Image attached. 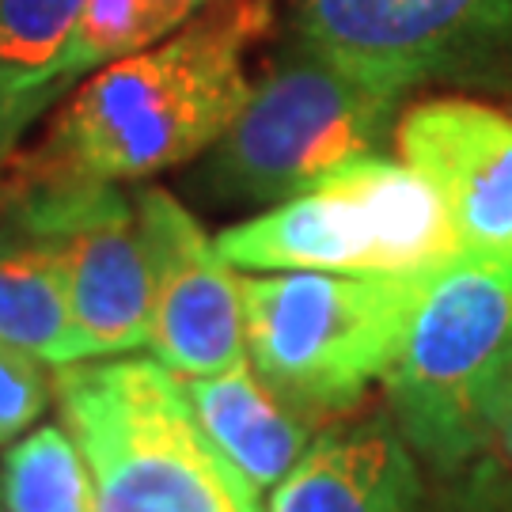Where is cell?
<instances>
[{"label":"cell","mask_w":512,"mask_h":512,"mask_svg":"<svg viewBox=\"0 0 512 512\" xmlns=\"http://www.w3.org/2000/svg\"><path fill=\"white\" fill-rule=\"evenodd\" d=\"M425 274L239 277L243 338L258 380L300 418L353 410L395 361Z\"/></svg>","instance_id":"277c9868"},{"label":"cell","mask_w":512,"mask_h":512,"mask_svg":"<svg viewBox=\"0 0 512 512\" xmlns=\"http://www.w3.org/2000/svg\"><path fill=\"white\" fill-rule=\"evenodd\" d=\"M494 448L505 456V463L512 467V368H509V380H505V387H501V403H497Z\"/></svg>","instance_id":"ffe728a7"},{"label":"cell","mask_w":512,"mask_h":512,"mask_svg":"<svg viewBox=\"0 0 512 512\" xmlns=\"http://www.w3.org/2000/svg\"><path fill=\"white\" fill-rule=\"evenodd\" d=\"M414 512H512V486L486 459L444 475L437 494H425Z\"/></svg>","instance_id":"ac0fdd59"},{"label":"cell","mask_w":512,"mask_h":512,"mask_svg":"<svg viewBox=\"0 0 512 512\" xmlns=\"http://www.w3.org/2000/svg\"><path fill=\"white\" fill-rule=\"evenodd\" d=\"M183 391L205 437L255 490H274L308 452V418L281 403L247 361L220 376H190Z\"/></svg>","instance_id":"7c38bea8"},{"label":"cell","mask_w":512,"mask_h":512,"mask_svg":"<svg viewBox=\"0 0 512 512\" xmlns=\"http://www.w3.org/2000/svg\"><path fill=\"white\" fill-rule=\"evenodd\" d=\"M0 220L54 251L73 323L92 357L148 346L152 258L133 198L114 183H27L0 171Z\"/></svg>","instance_id":"8992f818"},{"label":"cell","mask_w":512,"mask_h":512,"mask_svg":"<svg viewBox=\"0 0 512 512\" xmlns=\"http://www.w3.org/2000/svg\"><path fill=\"white\" fill-rule=\"evenodd\" d=\"M194 16L198 8L186 0H88L61 54L57 73L73 80L118 57L141 54L152 42L186 27Z\"/></svg>","instance_id":"9a60e30c"},{"label":"cell","mask_w":512,"mask_h":512,"mask_svg":"<svg viewBox=\"0 0 512 512\" xmlns=\"http://www.w3.org/2000/svg\"><path fill=\"white\" fill-rule=\"evenodd\" d=\"M50 403V380L42 361L27 349L0 338V444H12L31 433Z\"/></svg>","instance_id":"e0dca14e"},{"label":"cell","mask_w":512,"mask_h":512,"mask_svg":"<svg viewBox=\"0 0 512 512\" xmlns=\"http://www.w3.org/2000/svg\"><path fill=\"white\" fill-rule=\"evenodd\" d=\"M186 4H194V8H198V12H202L205 4H209V0H186Z\"/></svg>","instance_id":"44dd1931"},{"label":"cell","mask_w":512,"mask_h":512,"mask_svg":"<svg viewBox=\"0 0 512 512\" xmlns=\"http://www.w3.org/2000/svg\"><path fill=\"white\" fill-rule=\"evenodd\" d=\"M425 497L418 456L395 418L338 425L308 444L270 494V512H414Z\"/></svg>","instance_id":"8fae6325"},{"label":"cell","mask_w":512,"mask_h":512,"mask_svg":"<svg viewBox=\"0 0 512 512\" xmlns=\"http://www.w3.org/2000/svg\"><path fill=\"white\" fill-rule=\"evenodd\" d=\"M270 23V0H209L179 35L103 65L76 88L42 145L0 171L27 183H122L194 160L247 103L243 54Z\"/></svg>","instance_id":"6da1fadb"},{"label":"cell","mask_w":512,"mask_h":512,"mask_svg":"<svg viewBox=\"0 0 512 512\" xmlns=\"http://www.w3.org/2000/svg\"><path fill=\"white\" fill-rule=\"evenodd\" d=\"M65 84H69L65 76L46 84H0V167L16 156L23 129L65 92Z\"/></svg>","instance_id":"d6986e66"},{"label":"cell","mask_w":512,"mask_h":512,"mask_svg":"<svg viewBox=\"0 0 512 512\" xmlns=\"http://www.w3.org/2000/svg\"><path fill=\"white\" fill-rule=\"evenodd\" d=\"M512 368V266L456 255L429 270L387 368V403L406 444L437 475L494 448Z\"/></svg>","instance_id":"3957f363"},{"label":"cell","mask_w":512,"mask_h":512,"mask_svg":"<svg viewBox=\"0 0 512 512\" xmlns=\"http://www.w3.org/2000/svg\"><path fill=\"white\" fill-rule=\"evenodd\" d=\"M0 338L54 368L92 361L54 251L8 220H0Z\"/></svg>","instance_id":"4fadbf2b"},{"label":"cell","mask_w":512,"mask_h":512,"mask_svg":"<svg viewBox=\"0 0 512 512\" xmlns=\"http://www.w3.org/2000/svg\"><path fill=\"white\" fill-rule=\"evenodd\" d=\"M61 421L95 478V512H262L160 361L57 368Z\"/></svg>","instance_id":"7a4b0ae2"},{"label":"cell","mask_w":512,"mask_h":512,"mask_svg":"<svg viewBox=\"0 0 512 512\" xmlns=\"http://www.w3.org/2000/svg\"><path fill=\"white\" fill-rule=\"evenodd\" d=\"M395 103V92L372 88L304 46L251 88L213 145V186L228 198L285 202L334 167L368 156Z\"/></svg>","instance_id":"5b68a950"},{"label":"cell","mask_w":512,"mask_h":512,"mask_svg":"<svg viewBox=\"0 0 512 512\" xmlns=\"http://www.w3.org/2000/svg\"><path fill=\"white\" fill-rule=\"evenodd\" d=\"M213 243L217 255L236 270L395 274L376 205L368 202L346 164L274 209L224 228Z\"/></svg>","instance_id":"30bf717a"},{"label":"cell","mask_w":512,"mask_h":512,"mask_svg":"<svg viewBox=\"0 0 512 512\" xmlns=\"http://www.w3.org/2000/svg\"><path fill=\"white\" fill-rule=\"evenodd\" d=\"M0 490L12 512H95V478L65 425H38L4 452Z\"/></svg>","instance_id":"5bb4252c"},{"label":"cell","mask_w":512,"mask_h":512,"mask_svg":"<svg viewBox=\"0 0 512 512\" xmlns=\"http://www.w3.org/2000/svg\"><path fill=\"white\" fill-rule=\"evenodd\" d=\"M84 4L88 0H0V84L57 80Z\"/></svg>","instance_id":"2e32d148"},{"label":"cell","mask_w":512,"mask_h":512,"mask_svg":"<svg viewBox=\"0 0 512 512\" xmlns=\"http://www.w3.org/2000/svg\"><path fill=\"white\" fill-rule=\"evenodd\" d=\"M304 46L372 88L403 95L512 31V0H296Z\"/></svg>","instance_id":"52a82bcc"},{"label":"cell","mask_w":512,"mask_h":512,"mask_svg":"<svg viewBox=\"0 0 512 512\" xmlns=\"http://www.w3.org/2000/svg\"><path fill=\"white\" fill-rule=\"evenodd\" d=\"M399 156L429 179L459 255L512 266V118L475 99H425L395 129Z\"/></svg>","instance_id":"9c48e42d"},{"label":"cell","mask_w":512,"mask_h":512,"mask_svg":"<svg viewBox=\"0 0 512 512\" xmlns=\"http://www.w3.org/2000/svg\"><path fill=\"white\" fill-rule=\"evenodd\" d=\"M133 209L152 258V361L183 380L243 365V293L217 243L160 186H141Z\"/></svg>","instance_id":"ba28073f"}]
</instances>
